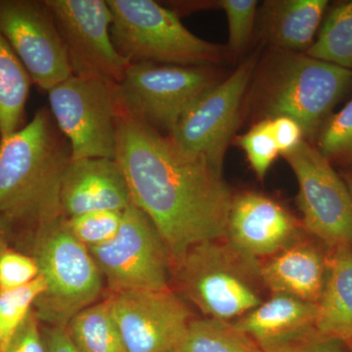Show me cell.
I'll return each mask as SVG.
<instances>
[{"mask_svg":"<svg viewBox=\"0 0 352 352\" xmlns=\"http://www.w3.org/2000/svg\"><path fill=\"white\" fill-rule=\"evenodd\" d=\"M180 352H263L231 322L194 318Z\"/></svg>","mask_w":352,"mask_h":352,"instance_id":"cb8c5ba5","label":"cell"},{"mask_svg":"<svg viewBox=\"0 0 352 352\" xmlns=\"http://www.w3.org/2000/svg\"><path fill=\"white\" fill-rule=\"evenodd\" d=\"M0 32L41 89L73 76L68 52L45 1L0 0Z\"/></svg>","mask_w":352,"mask_h":352,"instance_id":"7c38bea8","label":"cell"},{"mask_svg":"<svg viewBox=\"0 0 352 352\" xmlns=\"http://www.w3.org/2000/svg\"><path fill=\"white\" fill-rule=\"evenodd\" d=\"M265 4L263 30L266 38L284 52L300 53L314 44L329 2L279 0Z\"/></svg>","mask_w":352,"mask_h":352,"instance_id":"ffe728a7","label":"cell"},{"mask_svg":"<svg viewBox=\"0 0 352 352\" xmlns=\"http://www.w3.org/2000/svg\"><path fill=\"white\" fill-rule=\"evenodd\" d=\"M25 232L24 252L36 261L46 284L32 308L43 325L66 327L76 314L98 302L103 277L65 215Z\"/></svg>","mask_w":352,"mask_h":352,"instance_id":"277c9868","label":"cell"},{"mask_svg":"<svg viewBox=\"0 0 352 352\" xmlns=\"http://www.w3.org/2000/svg\"><path fill=\"white\" fill-rule=\"evenodd\" d=\"M282 156L298 180L300 220L305 232L328 249L352 245L351 193L331 162L305 139Z\"/></svg>","mask_w":352,"mask_h":352,"instance_id":"30bf717a","label":"cell"},{"mask_svg":"<svg viewBox=\"0 0 352 352\" xmlns=\"http://www.w3.org/2000/svg\"><path fill=\"white\" fill-rule=\"evenodd\" d=\"M63 39L73 75L117 83L131 63L111 38L113 14L104 0H45Z\"/></svg>","mask_w":352,"mask_h":352,"instance_id":"4fadbf2b","label":"cell"},{"mask_svg":"<svg viewBox=\"0 0 352 352\" xmlns=\"http://www.w3.org/2000/svg\"><path fill=\"white\" fill-rule=\"evenodd\" d=\"M268 352H347V346L315 330Z\"/></svg>","mask_w":352,"mask_h":352,"instance_id":"1f68e13d","label":"cell"},{"mask_svg":"<svg viewBox=\"0 0 352 352\" xmlns=\"http://www.w3.org/2000/svg\"><path fill=\"white\" fill-rule=\"evenodd\" d=\"M6 352H45L41 323L34 308L13 336Z\"/></svg>","mask_w":352,"mask_h":352,"instance_id":"4dcf8cb0","label":"cell"},{"mask_svg":"<svg viewBox=\"0 0 352 352\" xmlns=\"http://www.w3.org/2000/svg\"><path fill=\"white\" fill-rule=\"evenodd\" d=\"M226 14L229 27V50L234 54L244 50L249 43L256 21V0H222L219 2Z\"/></svg>","mask_w":352,"mask_h":352,"instance_id":"f546056e","label":"cell"},{"mask_svg":"<svg viewBox=\"0 0 352 352\" xmlns=\"http://www.w3.org/2000/svg\"><path fill=\"white\" fill-rule=\"evenodd\" d=\"M329 249L305 232L283 251L261 261L270 294H284L315 303L320 300L328 271Z\"/></svg>","mask_w":352,"mask_h":352,"instance_id":"e0dca14e","label":"cell"},{"mask_svg":"<svg viewBox=\"0 0 352 352\" xmlns=\"http://www.w3.org/2000/svg\"><path fill=\"white\" fill-rule=\"evenodd\" d=\"M220 78L210 66L138 62L115 83L116 100L120 113L168 135L183 113Z\"/></svg>","mask_w":352,"mask_h":352,"instance_id":"52a82bcc","label":"cell"},{"mask_svg":"<svg viewBox=\"0 0 352 352\" xmlns=\"http://www.w3.org/2000/svg\"><path fill=\"white\" fill-rule=\"evenodd\" d=\"M39 276L36 261L30 254L8 245H0V289L7 291L25 286Z\"/></svg>","mask_w":352,"mask_h":352,"instance_id":"f1b7e54d","label":"cell"},{"mask_svg":"<svg viewBox=\"0 0 352 352\" xmlns=\"http://www.w3.org/2000/svg\"><path fill=\"white\" fill-rule=\"evenodd\" d=\"M305 54L352 72V0L333 7Z\"/></svg>","mask_w":352,"mask_h":352,"instance_id":"603a6c76","label":"cell"},{"mask_svg":"<svg viewBox=\"0 0 352 352\" xmlns=\"http://www.w3.org/2000/svg\"><path fill=\"white\" fill-rule=\"evenodd\" d=\"M51 113L68 139L72 160H115L119 108L115 82L73 75L48 91Z\"/></svg>","mask_w":352,"mask_h":352,"instance_id":"ba28073f","label":"cell"},{"mask_svg":"<svg viewBox=\"0 0 352 352\" xmlns=\"http://www.w3.org/2000/svg\"><path fill=\"white\" fill-rule=\"evenodd\" d=\"M88 250L110 294L171 289L170 258L163 238L133 204L122 212L117 235Z\"/></svg>","mask_w":352,"mask_h":352,"instance_id":"9c48e42d","label":"cell"},{"mask_svg":"<svg viewBox=\"0 0 352 352\" xmlns=\"http://www.w3.org/2000/svg\"><path fill=\"white\" fill-rule=\"evenodd\" d=\"M72 160L41 109L31 122L0 142V215L25 230L64 215L62 177Z\"/></svg>","mask_w":352,"mask_h":352,"instance_id":"7a4b0ae2","label":"cell"},{"mask_svg":"<svg viewBox=\"0 0 352 352\" xmlns=\"http://www.w3.org/2000/svg\"><path fill=\"white\" fill-rule=\"evenodd\" d=\"M115 160L132 204L152 220L171 266L192 245L226 237L233 195L221 173L168 135L119 112Z\"/></svg>","mask_w":352,"mask_h":352,"instance_id":"6da1fadb","label":"cell"},{"mask_svg":"<svg viewBox=\"0 0 352 352\" xmlns=\"http://www.w3.org/2000/svg\"><path fill=\"white\" fill-rule=\"evenodd\" d=\"M13 230L12 224L0 215V245L8 242L12 236Z\"/></svg>","mask_w":352,"mask_h":352,"instance_id":"e575fe53","label":"cell"},{"mask_svg":"<svg viewBox=\"0 0 352 352\" xmlns=\"http://www.w3.org/2000/svg\"><path fill=\"white\" fill-rule=\"evenodd\" d=\"M31 78L0 32V142L19 131Z\"/></svg>","mask_w":352,"mask_h":352,"instance_id":"44dd1931","label":"cell"},{"mask_svg":"<svg viewBox=\"0 0 352 352\" xmlns=\"http://www.w3.org/2000/svg\"><path fill=\"white\" fill-rule=\"evenodd\" d=\"M342 179L346 182L347 188H349V193H351V199H352V164H349V168L344 173V177Z\"/></svg>","mask_w":352,"mask_h":352,"instance_id":"d590c367","label":"cell"},{"mask_svg":"<svg viewBox=\"0 0 352 352\" xmlns=\"http://www.w3.org/2000/svg\"><path fill=\"white\" fill-rule=\"evenodd\" d=\"M111 38L129 63L208 66L219 63L223 46L198 38L177 14L153 0H107Z\"/></svg>","mask_w":352,"mask_h":352,"instance_id":"5b68a950","label":"cell"},{"mask_svg":"<svg viewBox=\"0 0 352 352\" xmlns=\"http://www.w3.org/2000/svg\"><path fill=\"white\" fill-rule=\"evenodd\" d=\"M118 210H97L67 219L74 236L87 248L96 247L112 240L122 220Z\"/></svg>","mask_w":352,"mask_h":352,"instance_id":"83f0119b","label":"cell"},{"mask_svg":"<svg viewBox=\"0 0 352 352\" xmlns=\"http://www.w3.org/2000/svg\"><path fill=\"white\" fill-rule=\"evenodd\" d=\"M317 305L284 294H270L256 308L231 322L263 352L314 332Z\"/></svg>","mask_w":352,"mask_h":352,"instance_id":"ac0fdd59","label":"cell"},{"mask_svg":"<svg viewBox=\"0 0 352 352\" xmlns=\"http://www.w3.org/2000/svg\"><path fill=\"white\" fill-rule=\"evenodd\" d=\"M316 147L330 162L352 164V99L322 126Z\"/></svg>","mask_w":352,"mask_h":352,"instance_id":"484cf974","label":"cell"},{"mask_svg":"<svg viewBox=\"0 0 352 352\" xmlns=\"http://www.w3.org/2000/svg\"><path fill=\"white\" fill-rule=\"evenodd\" d=\"M108 296L126 352H180L194 318L173 289Z\"/></svg>","mask_w":352,"mask_h":352,"instance_id":"5bb4252c","label":"cell"},{"mask_svg":"<svg viewBox=\"0 0 352 352\" xmlns=\"http://www.w3.org/2000/svg\"><path fill=\"white\" fill-rule=\"evenodd\" d=\"M258 54L244 60L224 80L210 87L183 113L168 138L185 154L207 162L221 173L222 164Z\"/></svg>","mask_w":352,"mask_h":352,"instance_id":"8fae6325","label":"cell"},{"mask_svg":"<svg viewBox=\"0 0 352 352\" xmlns=\"http://www.w3.org/2000/svg\"><path fill=\"white\" fill-rule=\"evenodd\" d=\"M41 335L45 352H80L69 338L66 327L41 324Z\"/></svg>","mask_w":352,"mask_h":352,"instance_id":"836d02e7","label":"cell"},{"mask_svg":"<svg viewBox=\"0 0 352 352\" xmlns=\"http://www.w3.org/2000/svg\"><path fill=\"white\" fill-rule=\"evenodd\" d=\"M317 332L352 344V245L329 249L325 286L317 302Z\"/></svg>","mask_w":352,"mask_h":352,"instance_id":"d6986e66","label":"cell"},{"mask_svg":"<svg viewBox=\"0 0 352 352\" xmlns=\"http://www.w3.org/2000/svg\"><path fill=\"white\" fill-rule=\"evenodd\" d=\"M66 329L80 352H126L109 296L76 314Z\"/></svg>","mask_w":352,"mask_h":352,"instance_id":"7402d4cb","label":"cell"},{"mask_svg":"<svg viewBox=\"0 0 352 352\" xmlns=\"http://www.w3.org/2000/svg\"><path fill=\"white\" fill-rule=\"evenodd\" d=\"M305 232L300 220L274 199L254 191L233 195L226 237L254 258L275 256Z\"/></svg>","mask_w":352,"mask_h":352,"instance_id":"9a60e30c","label":"cell"},{"mask_svg":"<svg viewBox=\"0 0 352 352\" xmlns=\"http://www.w3.org/2000/svg\"><path fill=\"white\" fill-rule=\"evenodd\" d=\"M261 267L226 237L204 241L171 266L170 288L205 318L233 322L270 296Z\"/></svg>","mask_w":352,"mask_h":352,"instance_id":"3957f363","label":"cell"},{"mask_svg":"<svg viewBox=\"0 0 352 352\" xmlns=\"http://www.w3.org/2000/svg\"><path fill=\"white\" fill-rule=\"evenodd\" d=\"M270 120L280 155L291 151L305 140L302 127L296 120L289 117H277Z\"/></svg>","mask_w":352,"mask_h":352,"instance_id":"d6a6232c","label":"cell"},{"mask_svg":"<svg viewBox=\"0 0 352 352\" xmlns=\"http://www.w3.org/2000/svg\"><path fill=\"white\" fill-rule=\"evenodd\" d=\"M351 83L349 69L302 53L284 52L277 58L264 85L265 119L291 118L310 142Z\"/></svg>","mask_w":352,"mask_h":352,"instance_id":"8992f818","label":"cell"},{"mask_svg":"<svg viewBox=\"0 0 352 352\" xmlns=\"http://www.w3.org/2000/svg\"><path fill=\"white\" fill-rule=\"evenodd\" d=\"M45 289V281L41 275L20 288L0 289V352L6 351L13 336L34 307L36 298Z\"/></svg>","mask_w":352,"mask_h":352,"instance_id":"d4e9b609","label":"cell"},{"mask_svg":"<svg viewBox=\"0 0 352 352\" xmlns=\"http://www.w3.org/2000/svg\"><path fill=\"white\" fill-rule=\"evenodd\" d=\"M237 145L244 150L252 170L259 180H263L270 166L280 155L271 120L264 119L254 124L249 131L238 136Z\"/></svg>","mask_w":352,"mask_h":352,"instance_id":"4316f807","label":"cell"},{"mask_svg":"<svg viewBox=\"0 0 352 352\" xmlns=\"http://www.w3.org/2000/svg\"><path fill=\"white\" fill-rule=\"evenodd\" d=\"M60 205L67 219L97 210L124 212L132 205L126 177L116 160H71L62 177Z\"/></svg>","mask_w":352,"mask_h":352,"instance_id":"2e32d148","label":"cell"},{"mask_svg":"<svg viewBox=\"0 0 352 352\" xmlns=\"http://www.w3.org/2000/svg\"><path fill=\"white\" fill-rule=\"evenodd\" d=\"M347 352H352V344H351V346L347 347Z\"/></svg>","mask_w":352,"mask_h":352,"instance_id":"8d00e7d4","label":"cell"}]
</instances>
